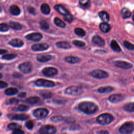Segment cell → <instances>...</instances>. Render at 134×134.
Instances as JSON below:
<instances>
[{"mask_svg":"<svg viewBox=\"0 0 134 134\" xmlns=\"http://www.w3.org/2000/svg\"><path fill=\"white\" fill-rule=\"evenodd\" d=\"M42 72L44 75L51 77L58 74V70L57 69L53 67H47L42 70Z\"/></svg>","mask_w":134,"mask_h":134,"instance_id":"obj_10","label":"cell"},{"mask_svg":"<svg viewBox=\"0 0 134 134\" xmlns=\"http://www.w3.org/2000/svg\"><path fill=\"white\" fill-rule=\"evenodd\" d=\"M80 110L86 114H92L98 110L97 106L90 102H83L79 104Z\"/></svg>","mask_w":134,"mask_h":134,"instance_id":"obj_1","label":"cell"},{"mask_svg":"<svg viewBox=\"0 0 134 134\" xmlns=\"http://www.w3.org/2000/svg\"><path fill=\"white\" fill-rule=\"evenodd\" d=\"M99 16L100 17L101 19L105 22H107L109 20V16L108 14V13L106 12H100L99 13Z\"/></svg>","mask_w":134,"mask_h":134,"instance_id":"obj_26","label":"cell"},{"mask_svg":"<svg viewBox=\"0 0 134 134\" xmlns=\"http://www.w3.org/2000/svg\"><path fill=\"white\" fill-rule=\"evenodd\" d=\"M49 114V111L45 108H39L35 109L33 112L34 116L39 119L46 117Z\"/></svg>","mask_w":134,"mask_h":134,"instance_id":"obj_6","label":"cell"},{"mask_svg":"<svg viewBox=\"0 0 134 134\" xmlns=\"http://www.w3.org/2000/svg\"><path fill=\"white\" fill-rule=\"evenodd\" d=\"M2 12V9H1V6H0V13Z\"/></svg>","mask_w":134,"mask_h":134,"instance_id":"obj_56","label":"cell"},{"mask_svg":"<svg viewBox=\"0 0 134 134\" xmlns=\"http://www.w3.org/2000/svg\"><path fill=\"white\" fill-rule=\"evenodd\" d=\"M93 77L97 79H105L108 76V74L105 71L97 69L95 70L91 73Z\"/></svg>","mask_w":134,"mask_h":134,"instance_id":"obj_9","label":"cell"},{"mask_svg":"<svg viewBox=\"0 0 134 134\" xmlns=\"http://www.w3.org/2000/svg\"><path fill=\"white\" fill-rule=\"evenodd\" d=\"M132 19H133V20L134 21V15H133V16H132Z\"/></svg>","mask_w":134,"mask_h":134,"instance_id":"obj_55","label":"cell"},{"mask_svg":"<svg viewBox=\"0 0 134 134\" xmlns=\"http://www.w3.org/2000/svg\"><path fill=\"white\" fill-rule=\"evenodd\" d=\"M26 127L29 130H31L34 127V123L31 120H28L26 122Z\"/></svg>","mask_w":134,"mask_h":134,"instance_id":"obj_47","label":"cell"},{"mask_svg":"<svg viewBox=\"0 0 134 134\" xmlns=\"http://www.w3.org/2000/svg\"><path fill=\"white\" fill-rule=\"evenodd\" d=\"M12 134H25V132L21 128H18L13 130Z\"/></svg>","mask_w":134,"mask_h":134,"instance_id":"obj_48","label":"cell"},{"mask_svg":"<svg viewBox=\"0 0 134 134\" xmlns=\"http://www.w3.org/2000/svg\"><path fill=\"white\" fill-rule=\"evenodd\" d=\"M92 41L99 47H103L105 45V41L99 36H95L92 38Z\"/></svg>","mask_w":134,"mask_h":134,"instance_id":"obj_18","label":"cell"},{"mask_svg":"<svg viewBox=\"0 0 134 134\" xmlns=\"http://www.w3.org/2000/svg\"><path fill=\"white\" fill-rule=\"evenodd\" d=\"M49 46L47 43H37L31 46V49L35 51H43L48 49Z\"/></svg>","mask_w":134,"mask_h":134,"instance_id":"obj_12","label":"cell"},{"mask_svg":"<svg viewBox=\"0 0 134 134\" xmlns=\"http://www.w3.org/2000/svg\"><path fill=\"white\" fill-rule=\"evenodd\" d=\"M82 91L80 87L75 86H69L67 87L64 91L65 94L72 96L79 95L82 93Z\"/></svg>","mask_w":134,"mask_h":134,"instance_id":"obj_5","label":"cell"},{"mask_svg":"<svg viewBox=\"0 0 134 134\" xmlns=\"http://www.w3.org/2000/svg\"><path fill=\"white\" fill-rule=\"evenodd\" d=\"M10 13L15 16L18 15L20 13V8L16 5H13L10 7Z\"/></svg>","mask_w":134,"mask_h":134,"instance_id":"obj_21","label":"cell"},{"mask_svg":"<svg viewBox=\"0 0 134 134\" xmlns=\"http://www.w3.org/2000/svg\"><path fill=\"white\" fill-rule=\"evenodd\" d=\"M134 130V122H127L123 124L119 129L120 133L122 134H130Z\"/></svg>","mask_w":134,"mask_h":134,"instance_id":"obj_3","label":"cell"},{"mask_svg":"<svg viewBox=\"0 0 134 134\" xmlns=\"http://www.w3.org/2000/svg\"><path fill=\"white\" fill-rule=\"evenodd\" d=\"M35 84L37 86H43L47 87H52L55 85L54 82L46 79H39L35 82Z\"/></svg>","mask_w":134,"mask_h":134,"instance_id":"obj_7","label":"cell"},{"mask_svg":"<svg viewBox=\"0 0 134 134\" xmlns=\"http://www.w3.org/2000/svg\"><path fill=\"white\" fill-rule=\"evenodd\" d=\"M41 12L46 15H48L50 13V6L46 3H43L41 5Z\"/></svg>","mask_w":134,"mask_h":134,"instance_id":"obj_25","label":"cell"},{"mask_svg":"<svg viewBox=\"0 0 134 134\" xmlns=\"http://www.w3.org/2000/svg\"><path fill=\"white\" fill-rule=\"evenodd\" d=\"M65 60L69 63L74 64L79 62L80 61V59L74 56H68L65 58Z\"/></svg>","mask_w":134,"mask_h":134,"instance_id":"obj_20","label":"cell"},{"mask_svg":"<svg viewBox=\"0 0 134 134\" xmlns=\"http://www.w3.org/2000/svg\"><path fill=\"white\" fill-rule=\"evenodd\" d=\"M99 28L102 31H103V32L106 33L108 32L110 29V26L109 24H108L106 23H102L100 24L99 25Z\"/></svg>","mask_w":134,"mask_h":134,"instance_id":"obj_24","label":"cell"},{"mask_svg":"<svg viewBox=\"0 0 134 134\" xmlns=\"http://www.w3.org/2000/svg\"><path fill=\"white\" fill-rule=\"evenodd\" d=\"M63 19L65 21H67L68 23H71L73 20V16L71 14L69 13L68 15L64 16Z\"/></svg>","mask_w":134,"mask_h":134,"instance_id":"obj_45","label":"cell"},{"mask_svg":"<svg viewBox=\"0 0 134 134\" xmlns=\"http://www.w3.org/2000/svg\"><path fill=\"white\" fill-rule=\"evenodd\" d=\"M8 117L11 119L17 120H25L29 118V116L26 114H11Z\"/></svg>","mask_w":134,"mask_h":134,"instance_id":"obj_13","label":"cell"},{"mask_svg":"<svg viewBox=\"0 0 134 134\" xmlns=\"http://www.w3.org/2000/svg\"><path fill=\"white\" fill-rule=\"evenodd\" d=\"M79 3L84 8H88L91 5V2L90 1H80Z\"/></svg>","mask_w":134,"mask_h":134,"instance_id":"obj_39","label":"cell"},{"mask_svg":"<svg viewBox=\"0 0 134 134\" xmlns=\"http://www.w3.org/2000/svg\"><path fill=\"white\" fill-rule=\"evenodd\" d=\"M52 57L49 54H40L37 55V60L40 62H46L51 60Z\"/></svg>","mask_w":134,"mask_h":134,"instance_id":"obj_17","label":"cell"},{"mask_svg":"<svg viewBox=\"0 0 134 134\" xmlns=\"http://www.w3.org/2000/svg\"><path fill=\"white\" fill-rule=\"evenodd\" d=\"M56 46L57 47L61 49H68L71 48L70 44L65 41H59L56 43Z\"/></svg>","mask_w":134,"mask_h":134,"instance_id":"obj_22","label":"cell"},{"mask_svg":"<svg viewBox=\"0 0 134 134\" xmlns=\"http://www.w3.org/2000/svg\"><path fill=\"white\" fill-rule=\"evenodd\" d=\"M116 66L124 69H130L132 67V65L127 62L123 61H117L114 63Z\"/></svg>","mask_w":134,"mask_h":134,"instance_id":"obj_14","label":"cell"},{"mask_svg":"<svg viewBox=\"0 0 134 134\" xmlns=\"http://www.w3.org/2000/svg\"><path fill=\"white\" fill-rule=\"evenodd\" d=\"M124 44L127 49L130 50H134V44H132L131 43L129 42V41H126V40L124 41Z\"/></svg>","mask_w":134,"mask_h":134,"instance_id":"obj_38","label":"cell"},{"mask_svg":"<svg viewBox=\"0 0 134 134\" xmlns=\"http://www.w3.org/2000/svg\"><path fill=\"white\" fill-rule=\"evenodd\" d=\"M7 83L5 82L0 81V88H3L7 86Z\"/></svg>","mask_w":134,"mask_h":134,"instance_id":"obj_49","label":"cell"},{"mask_svg":"<svg viewBox=\"0 0 134 134\" xmlns=\"http://www.w3.org/2000/svg\"><path fill=\"white\" fill-rule=\"evenodd\" d=\"M42 38V35L39 32H33L26 36V38L32 41H38Z\"/></svg>","mask_w":134,"mask_h":134,"instance_id":"obj_11","label":"cell"},{"mask_svg":"<svg viewBox=\"0 0 134 134\" xmlns=\"http://www.w3.org/2000/svg\"><path fill=\"white\" fill-rule=\"evenodd\" d=\"M113 116L108 113L103 114L97 117L96 120L97 122L101 125H107L113 120Z\"/></svg>","mask_w":134,"mask_h":134,"instance_id":"obj_2","label":"cell"},{"mask_svg":"<svg viewBox=\"0 0 134 134\" xmlns=\"http://www.w3.org/2000/svg\"><path fill=\"white\" fill-rule=\"evenodd\" d=\"M3 77V75H2V74H1V73H0V79L1 78H2Z\"/></svg>","mask_w":134,"mask_h":134,"instance_id":"obj_54","label":"cell"},{"mask_svg":"<svg viewBox=\"0 0 134 134\" xmlns=\"http://www.w3.org/2000/svg\"><path fill=\"white\" fill-rule=\"evenodd\" d=\"M1 115H2V113H1V112H0V116H1Z\"/></svg>","mask_w":134,"mask_h":134,"instance_id":"obj_57","label":"cell"},{"mask_svg":"<svg viewBox=\"0 0 134 134\" xmlns=\"http://www.w3.org/2000/svg\"><path fill=\"white\" fill-rule=\"evenodd\" d=\"M63 120V117L61 116H53L51 118V120L53 122H59Z\"/></svg>","mask_w":134,"mask_h":134,"instance_id":"obj_44","label":"cell"},{"mask_svg":"<svg viewBox=\"0 0 134 134\" xmlns=\"http://www.w3.org/2000/svg\"><path fill=\"white\" fill-rule=\"evenodd\" d=\"M18 103V100L15 98H12L6 102V104L7 105H12V104H16Z\"/></svg>","mask_w":134,"mask_h":134,"instance_id":"obj_42","label":"cell"},{"mask_svg":"<svg viewBox=\"0 0 134 134\" xmlns=\"http://www.w3.org/2000/svg\"><path fill=\"white\" fill-rule=\"evenodd\" d=\"M74 32L77 35H78L79 36H81V37H83L86 34V32H85V30L84 29H83L82 28H75V30H74Z\"/></svg>","mask_w":134,"mask_h":134,"instance_id":"obj_34","label":"cell"},{"mask_svg":"<svg viewBox=\"0 0 134 134\" xmlns=\"http://www.w3.org/2000/svg\"><path fill=\"white\" fill-rule=\"evenodd\" d=\"M28 11L31 14H33V15H35L36 14V10L32 7H29V8H28Z\"/></svg>","mask_w":134,"mask_h":134,"instance_id":"obj_50","label":"cell"},{"mask_svg":"<svg viewBox=\"0 0 134 134\" xmlns=\"http://www.w3.org/2000/svg\"><path fill=\"white\" fill-rule=\"evenodd\" d=\"M121 15L123 18H127L131 16V13L127 8H123L121 10Z\"/></svg>","mask_w":134,"mask_h":134,"instance_id":"obj_28","label":"cell"},{"mask_svg":"<svg viewBox=\"0 0 134 134\" xmlns=\"http://www.w3.org/2000/svg\"><path fill=\"white\" fill-rule=\"evenodd\" d=\"M7 128L10 129V130H15L16 129H18V128H21V126L18 125L16 123H10L7 126Z\"/></svg>","mask_w":134,"mask_h":134,"instance_id":"obj_37","label":"cell"},{"mask_svg":"<svg viewBox=\"0 0 134 134\" xmlns=\"http://www.w3.org/2000/svg\"><path fill=\"white\" fill-rule=\"evenodd\" d=\"M17 57V54H4L2 58L4 60H10L14 59Z\"/></svg>","mask_w":134,"mask_h":134,"instance_id":"obj_36","label":"cell"},{"mask_svg":"<svg viewBox=\"0 0 134 134\" xmlns=\"http://www.w3.org/2000/svg\"><path fill=\"white\" fill-rule=\"evenodd\" d=\"M39 100H40V98L38 97L34 96V97H31L27 98L26 100V102L28 104L33 105V104L38 103L39 102Z\"/></svg>","mask_w":134,"mask_h":134,"instance_id":"obj_27","label":"cell"},{"mask_svg":"<svg viewBox=\"0 0 134 134\" xmlns=\"http://www.w3.org/2000/svg\"><path fill=\"white\" fill-rule=\"evenodd\" d=\"M9 44L14 47H21L24 45V42L19 39H13L9 42Z\"/></svg>","mask_w":134,"mask_h":134,"instance_id":"obj_16","label":"cell"},{"mask_svg":"<svg viewBox=\"0 0 134 134\" xmlns=\"http://www.w3.org/2000/svg\"><path fill=\"white\" fill-rule=\"evenodd\" d=\"M7 52V50L5 49H0V54H3Z\"/></svg>","mask_w":134,"mask_h":134,"instance_id":"obj_52","label":"cell"},{"mask_svg":"<svg viewBox=\"0 0 134 134\" xmlns=\"http://www.w3.org/2000/svg\"><path fill=\"white\" fill-rule=\"evenodd\" d=\"M40 28L43 30H47L49 28V24L46 20H42L40 22Z\"/></svg>","mask_w":134,"mask_h":134,"instance_id":"obj_35","label":"cell"},{"mask_svg":"<svg viewBox=\"0 0 134 134\" xmlns=\"http://www.w3.org/2000/svg\"><path fill=\"white\" fill-rule=\"evenodd\" d=\"M73 43L74 45L77 46V47H84L85 45V43L82 41H80V40H74L73 41Z\"/></svg>","mask_w":134,"mask_h":134,"instance_id":"obj_46","label":"cell"},{"mask_svg":"<svg viewBox=\"0 0 134 134\" xmlns=\"http://www.w3.org/2000/svg\"><path fill=\"white\" fill-rule=\"evenodd\" d=\"M54 24L58 27H60L61 28H64L66 26L65 24L62 21L60 18L58 17H55L54 19Z\"/></svg>","mask_w":134,"mask_h":134,"instance_id":"obj_33","label":"cell"},{"mask_svg":"<svg viewBox=\"0 0 134 134\" xmlns=\"http://www.w3.org/2000/svg\"><path fill=\"white\" fill-rule=\"evenodd\" d=\"M40 95L43 98H51L52 96V94L51 92H41L40 93Z\"/></svg>","mask_w":134,"mask_h":134,"instance_id":"obj_40","label":"cell"},{"mask_svg":"<svg viewBox=\"0 0 134 134\" xmlns=\"http://www.w3.org/2000/svg\"><path fill=\"white\" fill-rule=\"evenodd\" d=\"M54 9L57 10L59 14L63 15L64 16L68 15L69 13L68 11L61 5H56L54 6Z\"/></svg>","mask_w":134,"mask_h":134,"instance_id":"obj_19","label":"cell"},{"mask_svg":"<svg viewBox=\"0 0 134 134\" xmlns=\"http://www.w3.org/2000/svg\"><path fill=\"white\" fill-rule=\"evenodd\" d=\"M26 93L25 92H21L18 94V97L22 98L26 96Z\"/></svg>","mask_w":134,"mask_h":134,"instance_id":"obj_51","label":"cell"},{"mask_svg":"<svg viewBox=\"0 0 134 134\" xmlns=\"http://www.w3.org/2000/svg\"><path fill=\"white\" fill-rule=\"evenodd\" d=\"M114 90V88L111 86L100 87L97 91L99 93H107Z\"/></svg>","mask_w":134,"mask_h":134,"instance_id":"obj_23","label":"cell"},{"mask_svg":"<svg viewBox=\"0 0 134 134\" xmlns=\"http://www.w3.org/2000/svg\"><path fill=\"white\" fill-rule=\"evenodd\" d=\"M9 29V26L5 23L0 24V31L5 32L8 31Z\"/></svg>","mask_w":134,"mask_h":134,"instance_id":"obj_41","label":"cell"},{"mask_svg":"<svg viewBox=\"0 0 134 134\" xmlns=\"http://www.w3.org/2000/svg\"><path fill=\"white\" fill-rule=\"evenodd\" d=\"M28 108H29V106H28L27 105L21 104L19 105L18 107H17V110L20 111H25L27 110Z\"/></svg>","mask_w":134,"mask_h":134,"instance_id":"obj_43","label":"cell"},{"mask_svg":"<svg viewBox=\"0 0 134 134\" xmlns=\"http://www.w3.org/2000/svg\"><path fill=\"white\" fill-rule=\"evenodd\" d=\"M10 26L12 28L15 30H20L22 29V26L21 25L18 23V22H15V21H10L9 23Z\"/></svg>","mask_w":134,"mask_h":134,"instance_id":"obj_30","label":"cell"},{"mask_svg":"<svg viewBox=\"0 0 134 134\" xmlns=\"http://www.w3.org/2000/svg\"><path fill=\"white\" fill-rule=\"evenodd\" d=\"M110 46H111V48L115 51H117V52H120L121 51V48L120 47V46H119V44L117 43V42L113 40L111 41V43H110Z\"/></svg>","mask_w":134,"mask_h":134,"instance_id":"obj_31","label":"cell"},{"mask_svg":"<svg viewBox=\"0 0 134 134\" xmlns=\"http://www.w3.org/2000/svg\"><path fill=\"white\" fill-rule=\"evenodd\" d=\"M18 68L24 73H29L32 70V65L30 62H25L19 64Z\"/></svg>","mask_w":134,"mask_h":134,"instance_id":"obj_8","label":"cell"},{"mask_svg":"<svg viewBox=\"0 0 134 134\" xmlns=\"http://www.w3.org/2000/svg\"><path fill=\"white\" fill-rule=\"evenodd\" d=\"M57 129L55 127L51 125H47L41 127L38 131L39 134H54Z\"/></svg>","mask_w":134,"mask_h":134,"instance_id":"obj_4","label":"cell"},{"mask_svg":"<svg viewBox=\"0 0 134 134\" xmlns=\"http://www.w3.org/2000/svg\"><path fill=\"white\" fill-rule=\"evenodd\" d=\"M18 90L16 88L14 87H10L8 88H7L5 91V94L7 95H13L17 93Z\"/></svg>","mask_w":134,"mask_h":134,"instance_id":"obj_29","label":"cell"},{"mask_svg":"<svg viewBox=\"0 0 134 134\" xmlns=\"http://www.w3.org/2000/svg\"><path fill=\"white\" fill-rule=\"evenodd\" d=\"M100 134H108V132L107 131H105V130H102L99 132Z\"/></svg>","mask_w":134,"mask_h":134,"instance_id":"obj_53","label":"cell"},{"mask_svg":"<svg viewBox=\"0 0 134 134\" xmlns=\"http://www.w3.org/2000/svg\"><path fill=\"white\" fill-rule=\"evenodd\" d=\"M124 109L129 112L134 111V103H129L126 104L124 107Z\"/></svg>","mask_w":134,"mask_h":134,"instance_id":"obj_32","label":"cell"},{"mask_svg":"<svg viewBox=\"0 0 134 134\" xmlns=\"http://www.w3.org/2000/svg\"><path fill=\"white\" fill-rule=\"evenodd\" d=\"M124 98V96L121 94H113L109 97V99L111 103H117L122 100Z\"/></svg>","mask_w":134,"mask_h":134,"instance_id":"obj_15","label":"cell"}]
</instances>
